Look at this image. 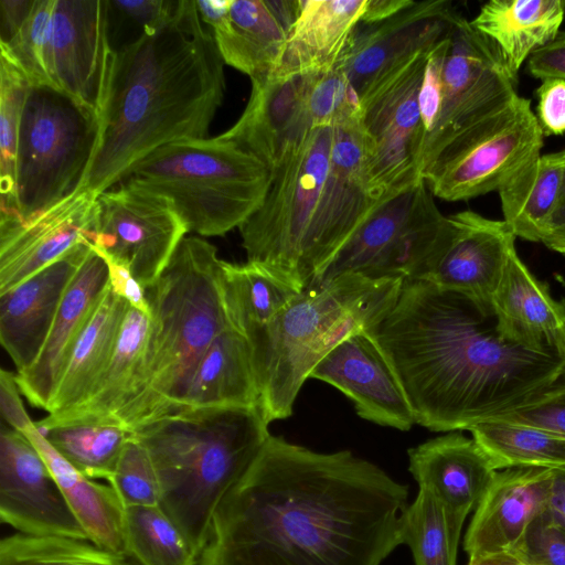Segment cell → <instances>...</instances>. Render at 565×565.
<instances>
[{
  "label": "cell",
  "mask_w": 565,
  "mask_h": 565,
  "mask_svg": "<svg viewBox=\"0 0 565 565\" xmlns=\"http://www.w3.org/2000/svg\"><path fill=\"white\" fill-rule=\"evenodd\" d=\"M452 233L425 180L380 201L310 286L345 274L424 280ZM309 286V287H310Z\"/></svg>",
  "instance_id": "9c48e42d"
},
{
  "label": "cell",
  "mask_w": 565,
  "mask_h": 565,
  "mask_svg": "<svg viewBox=\"0 0 565 565\" xmlns=\"http://www.w3.org/2000/svg\"><path fill=\"white\" fill-rule=\"evenodd\" d=\"M309 377L341 391L365 420L403 431L415 424L399 380L370 331L355 332L341 341Z\"/></svg>",
  "instance_id": "44dd1931"
},
{
  "label": "cell",
  "mask_w": 565,
  "mask_h": 565,
  "mask_svg": "<svg viewBox=\"0 0 565 565\" xmlns=\"http://www.w3.org/2000/svg\"><path fill=\"white\" fill-rule=\"evenodd\" d=\"M408 460L419 488L465 516L477 508L498 471L473 438L457 431L408 449Z\"/></svg>",
  "instance_id": "83f0119b"
},
{
  "label": "cell",
  "mask_w": 565,
  "mask_h": 565,
  "mask_svg": "<svg viewBox=\"0 0 565 565\" xmlns=\"http://www.w3.org/2000/svg\"><path fill=\"white\" fill-rule=\"evenodd\" d=\"M497 420L532 426L565 436V385L541 401Z\"/></svg>",
  "instance_id": "c3c4849f"
},
{
  "label": "cell",
  "mask_w": 565,
  "mask_h": 565,
  "mask_svg": "<svg viewBox=\"0 0 565 565\" xmlns=\"http://www.w3.org/2000/svg\"><path fill=\"white\" fill-rule=\"evenodd\" d=\"M149 316L130 305L113 356L89 397L82 404L34 422L38 429L76 423H114L145 387ZM121 425V424H120Z\"/></svg>",
  "instance_id": "f1b7e54d"
},
{
  "label": "cell",
  "mask_w": 565,
  "mask_h": 565,
  "mask_svg": "<svg viewBox=\"0 0 565 565\" xmlns=\"http://www.w3.org/2000/svg\"><path fill=\"white\" fill-rule=\"evenodd\" d=\"M308 110L312 128L333 127L360 116L359 100L338 64L315 77L309 90Z\"/></svg>",
  "instance_id": "f6af8a7d"
},
{
  "label": "cell",
  "mask_w": 565,
  "mask_h": 565,
  "mask_svg": "<svg viewBox=\"0 0 565 565\" xmlns=\"http://www.w3.org/2000/svg\"><path fill=\"white\" fill-rule=\"evenodd\" d=\"M35 0H0V42H8L29 17Z\"/></svg>",
  "instance_id": "11a10c76"
},
{
  "label": "cell",
  "mask_w": 565,
  "mask_h": 565,
  "mask_svg": "<svg viewBox=\"0 0 565 565\" xmlns=\"http://www.w3.org/2000/svg\"><path fill=\"white\" fill-rule=\"evenodd\" d=\"M552 469L498 470L475 509L463 540L468 555L510 551L548 504Z\"/></svg>",
  "instance_id": "cb8c5ba5"
},
{
  "label": "cell",
  "mask_w": 565,
  "mask_h": 565,
  "mask_svg": "<svg viewBox=\"0 0 565 565\" xmlns=\"http://www.w3.org/2000/svg\"><path fill=\"white\" fill-rule=\"evenodd\" d=\"M565 17V0H491L470 24L498 49L516 79L524 62L553 41Z\"/></svg>",
  "instance_id": "1f68e13d"
},
{
  "label": "cell",
  "mask_w": 565,
  "mask_h": 565,
  "mask_svg": "<svg viewBox=\"0 0 565 565\" xmlns=\"http://www.w3.org/2000/svg\"><path fill=\"white\" fill-rule=\"evenodd\" d=\"M450 239L431 271L424 279L440 289L472 300L484 313L493 315V298L515 238L502 220H491L473 211L449 215Z\"/></svg>",
  "instance_id": "7402d4cb"
},
{
  "label": "cell",
  "mask_w": 565,
  "mask_h": 565,
  "mask_svg": "<svg viewBox=\"0 0 565 565\" xmlns=\"http://www.w3.org/2000/svg\"><path fill=\"white\" fill-rule=\"evenodd\" d=\"M527 73L541 81L546 78L565 79V31L534 51L526 61Z\"/></svg>",
  "instance_id": "816d5d0a"
},
{
  "label": "cell",
  "mask_w": 565,
  "mask_h": 565,
  "mask_svg": "<svg viewBox=\"0 0 565 565\" xmlns=\"http://www.w3.org/2000/svg\"><path fill=\"white\" fill-rule=\"evenodd\" d=\"M448 44L449 38L437 44L427 56L419 93L424 141L438 120L441 105V74Z\"/></svg>",
  "instance_id": "7dc6e473"
},
{
  "label": "cell",
  "mask_w": 565,
  "mask_h": 565,
  "mask_svg": "<svg viewBox=\"0 0 565 565\" xmlns=\"http://www.w3.org/2000/svg\"><path fill=\"white\" fill-rule=\"evenodd\" d=\"M467 565H526L510 551L470 555Z\"/></svg>",
  "instance_id": "94428289"
},
{
  "label": "cell",
  "mask_w": 565,
  "mask_h": 565,
  "mask_svg": "<svg viewBox=\"0 0 565 565\" xmlns=\"http://www.w3.org/2000/svg\"><path fill=\"white\" fill-rule=\"evenodd\" d=\"M257 406L189 407L131 430L147 450L161 508L200 555L214 514L271 436Z\"/></svg>",
  "instance_id": "277c9868"
},
{
  "label": "cell",
  "mask_w": 565,
  "mask_h": 565,
  "mask_svg": "<svg viewBox=\"0 0 565 565\" xmlns=\"http://www.w3.org/2000/svg\"><path fill=\"white\" fill-rule=\"evenodd\" d=\"M542 243L548 248L565 255V179L558 204Z\"/></svg>",
  "instance_id": "9f6ffc18"
},
{
  "label": "cell",
  "mask_w": 565,
  "mask_h": 565,
  "mask_svg": "<svg viewBox=\"0 0 565 565\" xmlns=\"http://www.w3.org/2000/svg\"><path fill=\"white\" fill-rule=\"evenodd\" d=\"M224 62L195 1L116 51L102 136L82 188L100 194L156 149L206 138L225 92Z\"/></svg>",
  "instance_id": "3957f363"
},
{
  "label": "cell",
  "mask_w": 565,
  "mask_h": 565,
  "mask_svg": "<svg viewBox=\"0 0 565 565\" xmlns=\"http://www.w3.org/2000/svg\"><path fill=\"white\" fill-rule=\"evenodd\" d=\"M497 470L510 467L565 468V436L541 428L490 420L469 430Z\"/></svg>",
  "instance_id": "74e56055"
},
{
  "label": "cell",
  "mask_w": 565,
  "mask_h": 565,
  "mask_svg": "<svg viewBox=\"0 0 565 565\" xmlns=\"http://www.w3.org/2000/svg\"><path fill=\"white\" fill-rule=\"evenodd\" d=\"M54 0H35L14 36L0 42L1 56L26 77L31 86H53L49 67V46Z\"/></svg>",
  "instance_id": "7bdbcfd3"
},
{
  "label": "cell",
  "mask_w": 565,
  "mask_h": 565,
  "mask_svg": "<svg viewBox=\"0 0 565 565\" xmlns=\"http://www.w3.org/2000/svg\"><path fill=\"white\" fill-rule=\"evenodd\" d=\"M317 75L273 72L252 79L244 111L220 137L235 142L273 172L312 129L308 96Z\"/></svg>",
  "instance_id": "ffe728a7"
},
{
  "label": "cell",
  "mask_w": 565,
  "mask_h": 565,
  "mask_svg": "<svg viewBox=\"0 0 565 565\" xmlns=\"http://www.w3.org/2000/svg\"><path fill=\"white\" fill-rule=\"evenodd\" d=\"M431 50L418 53L392 70L360 98L365 174L377 200L423 180L424 128L419 93Z\"/></svg>",
  "instance_id": "8fae6325"
},
{
  "label": "cell",
  "mask_w": 565,
  "mask_h": 565,
  "mask_svg": "<svg viewBox=\"0 0 565 565\" xmlns=\"http://www.w3.org/2000/svg\"><path fill=\"white\" fill-rule=\"evenodd\" d=\"M515 82L494 44L460 17L449 36L440 111L423 145L420 175L449 143L507 109L519 97Z\"/></svg>",
  "instance_id": "4fadbf2b"
},
{
  "label": "cell",
  "mask_w": 565,
  "mask_h": 565,
  "mask_svg": "<svg viewBox=\"0 0 565 565\" xmlns=\"http://www.w3.org/2000/svg\"><path fill=\"white\" fill-rule=\"evenodd\" d=\"M407 495L349 450L271 435L220 503L199 565H380L402 544Z\"/></svg>",
  "instance_id": "6da1fadb"
},
{
  "label": "cell",
  "mask_w": 565,
  "mask_h": 565,
  "mask_svg": "<svg viewBox=\"0 0 565 565\" xmlns=\"http://www.w3.org/2000/svg\"><path fill=\"white\" fill-rule=\"evenodd\" d=\"M110 2L54 0L49 67L53 86L103 118L114 75Z\"/></svg>",
  "instance_id": "2e32d148"
},
{
  "label": "cell",
  "mask_w": 565,
  "mask_h": 565,
  "mask_svg": "<svg viewBox=\"0 0 565 565\" xmlns=\"http://www.w3.org/2000/svg\"><path fill=\"white\" fill-rule=\"evenodd\" d=\"M404 280L345 274L296 295L249 343L267 422L288 418L315 366L349 335L394 307Z\"/></svg>",
  "instance_id": "8992f818"
},
{
  "label": "cell",
  "mask_w": 565,
  "mask_h": 565,
  "mask_svg": "<svg viewBox=\"0 0 565 565\" xmlns=\"http://www.w3.org/2000/svg\"><path fill=\"white\" fill-rule=\"evenodd\" d=\"M113 9L136 21L142 30H154L175 13L180 0H111Z\"/></svg>",
  "instance_id": "f907efd6"
},
{
  "label": "cell",
  "mask_w": 565,
  "mask_h": 565,
  "mask_svg": "<svg viewBox=\"0 0 565 565\" xmlns=\"http://www.w3.org/2000/svg\"><path fill=\"white\" fill-rule=\"evenodd\" d=\"M125 547L139 565H199V555L161 505L125 508Z\"/></svg>",
  "instance_id": "ab89813d"
},
{
  "label": "cell",
  "mask_w": 565,
  "mask_h": 565,
  "mask_svg": "<svg viewBox=\"0 0 565 565\" xmlns=\"http://www.w3.org/2000/svg\"><path fill=\"white\" fill-rule=\"evenodd\" d=\"M257 405L259 390L252 345L246 337L228 327L212 341L198 363L182 408Z\"/></svg>",
  "instance_id": "836d02e7"
},
{
  "label": "cell",
  "mask_w": 565,
  "mask_h": 565,
  "mask_svg": "<svg viewBox=\"0 0 565 565\" xmlns=\"http://www.w3.org/2000/svg\"><path fill=\"white\" fill-rule=\"evenodd\" d=\"M537 98L536 118L543 134H565V79H543L537 88Z\"/></svg>",
  "instance_id": "681fc988"
},
{
  "label": "cell",
  "mask_w": 565,
  "mask_h": 565,
  "mask_svg": "<svg viewBox=\"0 0 565 565\" xmlns=\"http://www.w3.org/2000/svg\"><path fill=\"white\" fill-rule=\"evenodd\" d=\"M301 0H232L227 15L212 29L224 62L249 76H266L279 66Z\"/></svg>",
  "instance_id": "484cf974"
},
{
  "label": "cell",
  "mask_w": 565,
  "mask_h": 565,
  "mask_svg": "<svg viewBox=\"0 0 565 565\" xmlns=\"http://www.w3.org/2000/svg\"><path fill=\"white\" fill-rule=\"evenodd\" d=\"M108 288L107 264L92 246L68 285L40 355L15 374L21 394L32 406L47 411L70 354Z\"/></svg>",
  "instance_id": "d4e9b609"
},
{
  "label": "cell",
  "mask_w": 565,
  "mask_h": 565,
  "mask_svg": "<svg viewBox=\"0 0 565 565\" xmlns=\"http://www.w3.org/2000/svg\"><path fill=\"white\" fill-rule=\"evenodd\" d=\"M232 0H196V9L203 23L213 28L228 13Z\"/></svg>",
  "instance_id": "91938a15"
},
{
  "label": "cell",
  "mask_w": 565,
  "mask_h": 565,
  "mask_svg": "<svg viewBox=\"0 0 565 565\" xmlns=\"http://www.w3.org/2000/svg\"><path fill=\"white\" fill-rule=\"evenodd\" d=\"M102 118L60 89L30 86L19 129L14 194L20 222L83 186L96 157Z\"/></svg>",
  "instance_id": "ba28073f"
},
{
  "label": "cell",
  "mask_w": 565,
  "mask_h": 565,
  "mask_svg": "<svg viewBox=\"0 0 565 565\" xmlns=\"http://www.w3.org/2000/svg\"><path fill=\"white\" fill-rule=\"evenodd\" d=\"M359 117L333 126L327 177L307 234L300 268L308 288L373 212Z\"/></svg>",
  "instance_id": "9a60e30c"
},
{
  "label": "cell",
  "mask_w": 565,
  "mask_h": 565,
  "mask_svg": "<svg viewBox=\"0 0 565 565\" xmlns=\"http://www.w3.org/2000/svg\"><path fill=\"white\" fill-rule=\"evenodd\" d=\"M366 0H301L279 66L284 74H322L341 60Z\"/></svg>",
  "instance_id": "f546056e"
},
{
  "label": "cell",
  "mask_w": 565,
  "mask_h": 565,
  "mask_svg": "<svg viewBox=\"0 0 565 565\" xmlns=\"http://www.w3.org/2000/svg\"><path fill=\"white\" fill-rule=\"evenodd\" d=\"M125 508L160 505L161 489L145 447L132 436L127 440L108 479Z\"/></svg>",
  "instance_id": "ee69618b"
},
{
  "label": "cell",
  "mask_w": 565,
  "mask_h": 565,
  "mask_svg": "<svg viewBox=\"0 0 565 565\" xmlns=\"http://www.w3.org/2000/svg\"><path fill=\"white\" fill-rule=\"evenodd\" d=\"M497 330L533 352L565 358V300H556L514 250L493 298Z\"/></svg>",
  "instance_id": "4316f807"
},
{
  "label": "cell",
  "mask_w": 565,
  "mask_h": 565,
  "mask_svg": "<svg viewBox=\"0 0 565 565\" xmlns=\"http://www.w3.org/2000/svg\"><path fill=\"white\" fill-rule=\"evenodd\" d=\"M128 306L109 286L70 354L49 414L71 409L89 397L113 356Z\"/></svg>",
  "instance_id": "d6a6232c"
},
{
  "label": "cell",
  "mask_w": 565,
  "mask_h": 565,
  "mask_svg": "<svg viewBox=\"0 0 565 565\" xmlns=\"http://www.w3.org/2000/svg\"><path fill=\"white\" fill-rule=\"evenodd\" d=\"M0 565H139L127 554L88 539L38 536L15 532L0 542Z\"/></svg>",
  "instance_id": "60d3db41"
},
{
  "label": "cell",
  "mask_w": 565,
  "mask_h": 565,
  "mask_svg": "<svg viewBox=\"0 0 565 565\" xmlns=\"http://www.w3.org/2000/svg\"><path fill=\"white\" fill-rule=\"evenodd\" d=\"M270 180L264 162L218 135L164 145L138 161L124 181L167 198L188 232L220 236L260 206Z\"/></svg>",
  "instance_id": "52a82bcc"
},
{
  "label": "cell",
  "mask_w": 565,
  "mask_h": 565,
  "mask_svg": "<svg viewBox=\"0 0 565 565\" xmlns=\"http://www.w3.org/2000/svg\"><path fill=\"white\" fill-rule=\"evenodd\" d=\"M220 281L228 326L248 340L299 294L250 262L222 259Z\"/></svg>",
  "instance_id": "d590c367"
},
{
  "label": "cell",
  "mask_w": 565,
  "mask_h": 565,
  "mask_svg": "<svg viewBox=\"0 0 565 565\" xmlns=\"http://www.w3.org/2000/svg\"><path fill=\"white\" fill-rule=\"evenodd\" d=\"M466 518L429 490L419 488L401 515V543L409 546L415 565H457Z\"/></svg>",
  "instance_id": "8d00e7d4"
},
{
  "label": "cell",
  "mask_w": 565,
  "mask_h": 565,
  "mask_svg": "<svg viewBox=\"0 0 565 565\" xmlns=\"http://www.w3.org/2000/svg\"><path fill=\"white\" fill-rule=\"evenodd\" d=\"M461 15L451 1H414L387 20L360 24L338 65L358 100L381 77L449 38Z\"/></svg>",
  "instance_id": "e0dca14e"
},
{
  "label": "cell",
  "mask_w": 565,
  "mask_h": 565,
  "mask_svg": "<svg viewBox=\"0 0 565 565\" xmlns=\"http://www.w3.org/2000/svg\"><path fill=\"white\" fill-rule=\"evenodd\" d=\"M109 273V286L119 297L131 307L149 315V305L146 298V289L135 278L130 269L117 262L105 259Z\"/></svg>",
  "instance_id": "db71d44e"
},
{
  "label": "cell",
  "mask_w": 565,
  "mask_h": 565,
  "mask_svg": "<svg viewBox=\"0 0 565 565\" xmlns=\"http://www.w3.org/2000/svg\"><path fill=\"white\" fill-rule=\"evenodd\" d=\"M21 392L17 383L15 374L4 369L0 372V411L11 428L22 431L33 420L26 413L22 403Z\"/></svg>",
  "instance_id": "f5cc1de1"
},
{
  "label": "cell",
  "mask_w": 565,
  "mask_h": 565,
  "mask_svg": "<svg viewBox=\"0 0 565 565\" xmlns=\"http://www.w3.org/2000/svg\"><path fill=\"white\" fill-rule=\"evenodd\" d=\"M332 138L333 127L312 128L271 172L263 203L238 227L247 262L299 292L305 243L327 177Z\"/></svg>",
  "instance_id": "30bf717a"
},
{
  "label": "cell",
  "mask_w": 565,
  "mask_h": 565,
  "mask_svg": "<svg viewBox=\"0 0 565 565\" xmlns=\"http://www.w3.org/2000/svg\"><path fill=\"white\" fill-rule=\"evenodd\" d=\"M0 519L22 534L88 539L38 448L6 427L0 434Z\"/></svg>",
  "instance_id": "ac0fdd59"
},
{
  "label": "cell",
  "mask_w": 565,
  "mask_h": 565,
  "mask_svg": "<svg viewBox=\"0 0 565 565\" xmlns=\"http://www.w3.org/2000/svg\"><path fill=\"white\" fill-rule=\"evenodd\" d=\"M21 433L42 455L88 540L100 547L126 554L125 507L111 486L79 472L54 449L36 429L34 422Z\"/></svg>",
  "instance_id": "4dcf8cb0"
},
{
  "label": "cell",
  "mask_w": 565,
  "mask_h": 565,
  "mask_svg": "<svg viewBox=\"0 0 565 565\" xmlns=\"http://www.w3.org/2000/svg\"><path fill=\"white\" fill-rule=\"evenodd\" d=\"M98 194L79 188L52 207L20 222L0 217V295L82 243H90Z\"/></svg>",
  "instance_id": "d6986e66"
},
{
  "label": "cell",
  "mask_w": 565,
  "mask_h": 565,
  "mask_svg": "<svg viewBox=\"0 0 565 565\" xmlns=\"http://www.w3.org/2000/svg\"><path fill=\"white\" fill-rule=\"evenodd\" d=\"M414 0H366L361 24L371 25L390 19L411 6Z\"/></svg>",
  "instance_id": "6f0895ef"
},
{
  "label": "cell",
  "mask_w": 565,
  "mask_h": 565,
  "mask_svg": "<svg viewBox=\"0 0 565 565\" xmlns=\"http://www.w3.org/2000/svg\"><path fill=\"white\" fill-rule=\"evenodd\" d=\"M370 333L396 373L415 424L431 431L470 430L565 385V358L505 340L494 316L426 280L404 281Z\"/></svg>",
  "instance_id": "7a4b0ae2"
},
{
  "label": "cell",
  "mask_w": 565,
  "mask_h": 565,
  "mask_svg": "<svg viewBox=\"0 0 565 565\" xmlns=\"http://www.w3.org/2000/svg\"><path fill=\"white\" fill-rule=\"evenodd\" d=\"M543 136L531 100L519 96L507 109L449 143L422 179L434 196L450 202L499 191L541 156Z\"/></svg>",
  "instance_id": "7c38bea8"
},
{
  "label": "cell",
  "mask_w": 565,
  "mask_h": 565,
  "mask_svg": "<svg viewBox=\"0 0 565 565\" xmlns=\"http://www.w3.org/2000/svg\"><path fill=\"white\" fill-rule=\"evenodd\" d=\"M90 249V243H82L0 295V341L17 373L40 355L68 285Z\"/></svg>",
  "instance_id": "603a6c76"
},
{
  "label": "cell",
  "mask_w": 565,
  "mask_h": 565,
  "mask_svg": "<svg viewBox=\"0 0 565 565\" xmlns=\"http://www.w3.org/2000/svg\"><path fill=\"white\" fill-rule=\"evenodd\" d=\"M38 430L84 476L107 481L131 436L130 429L114 423H76Z\"/></svg>",
  "instance_id": "f35d334b"
},
{
  "label": "cell",
  "mask_w": 565,
  "mask_h": 565,
  "mask_svg": "<svg viewBox=\"0 0 565 565\" xmlns=\"http://www.w3.org/2000/svg\"><path fill=\"white\" fill-rule=\"evenodd\" d=\"M510 552L526 565H565V527L546 509Z\"/></svg>",
  "instance_id": "bcb514c9"
},
{
  "label": "cell",
  "mask_w": 565,
  "mask_h": 565,
  "mask_svg": "<svg viewBox=\"0 0 565 565\" xmlns=\"http://www.w3.org/2000/svg\"><path fill=\"white\" fill-rule=\"evenodd\" d=\"M186 233L167 198L129 181L97 198L93 248L127 266L145 289L157 280Z\"/></svg>",
  "instance_id": "5bb4252c"
},
{
  "label": "cell",
  "mask_w": 565,
  "mask_h": 565,
  "mask_svg": "<svg viewBox=\"0 0 565 565\" xmlns=\"http://www.w3.org/2000/svg\"><path fill=\"white\" fill-rule=\"evenodd\" d=\"M565 179V148L541 154L498 191L503 221L516 237L542 242L558 204Z\"/></svg>",
  "instance_id": "e575fe53"
},
{
  "label": "cell",
  "mask_w": 565,
  "mask_h": 565,
  "mask_svg": "<svg viewBox=\"0 0 565 565\" xmlns=\"http://www.w3.org/2000/svg\"><path fill=\"white\" fill-rule=\"evenodd\" d=\"M24 74L1 56L0 70V216L17 217L14 170L19 129L30 88Z\"/></svg>",
  "instance_id": "b9f144b4"
},
{
  "label": "cell",
  "mask_w": 565,
  "mask_h": 565,
  "mask_svg": "<svg viewBox=\"0 0 565 565\" xmlns=\"http://www.w3.org/2000/svg\"><path fill=\"white\" fill-rule=\"evenodd\" d=\"M547 512L555 522L565 527V468L552 469Z\"/></svg>",
  "instance_id": "680465c9"
},
{
  "label": "cell",
  "mask_w": 565,
  "mask_h": 565,
  "mask_svg": "<svg viewBox=\"0 0 565 565\" xmlns=\"http://www.w3.org/2000/svg\"><path fill=\"white\" fill-rule=\"evenodd\" d=\"M214 245L185 236L157 280L146 288L149 329L145 387L118 417L132 430L182 408L192 375L228 322ZM231 328V327H230Z\"/></svg>",
  "instance_id": "5b68a950"
}]
</instances>
